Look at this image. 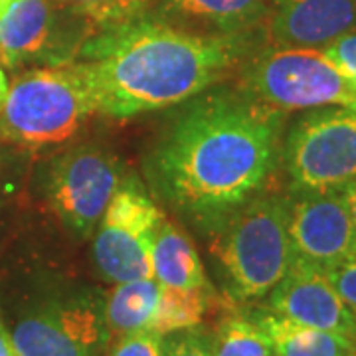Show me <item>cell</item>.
Here are the masks:
<instances>
[{
	"label": "cell",
	"mask_w": 356,
	"mask_h": 356,
	"mask_svg": "<svg viewBox=\"0 0 356 356\" xmlns=\"http://www.w3.org/2000/svg\"><path fill=\"white\" fill-rule=\"evenodd\" d=\"M153 277L163 287L198 289L208 285L202 259L188 236L163 214L153 238Z\"/></svg>",
	"instance_id": "14"
},
{
	"label": "cell",
	"mask_w": 356,
	"mask_h": 356,
	"mask_svg": "<svg viewBox=\"0 0 356 356\" xmlns=\"http://www.w3.org/2000/svg\"><path fill=\"white\" fill-rule=\"evenodd\" d=\"M267 309L293 323L339 332L355 341V313L334 291L327 271L301 257L293 259L289 271L269 291Z\"/></svg>",
	"instance_id": "12"
},
{
	"label": "cell",
	"mask_w": 356,
	"mask_h": 356,
	"mask_svg": "<svg viewBox=\"0 0 356 356\" xmlns=\"http://www.w3.org/2000/svg\"><path fill=\"white\" fill-rule=\"evenodd\" d=\"M283 111L243 93H212L168 129L151 177L175 208L222 220L264 188L280 156Z\"/></svg>",
	"instance_id": "1"
},
{
	"label": "cell",
	"mask_w": 356,
	"mask_h": 356,
	"mask_svg": "<svg viewBox=\"0 0 356 356\" xmlns=\"http://www.w3.org/2000/svg\"><path fill=\"white\" fill-rule=\"evenodd\" d=\"M343 198L344 204H346V210H348V214H350V220H353V224H355L356 228V180L353 184H348V186L344 188Z\"/></svg>",
	"instance_id": "26"
},
{
	"label": "cell",
	"mask_w": 356,
	"mask_h": 356,
	"mask_svg": "<svg viewBox=\"0 0 356 356\" xmlns=\"http://www.w3.org/2000/svg\"><path fill=\"white\" fill-rule=\"evenodd\" d=\"M161 283L154 277L115 283L105 297V318L111 337L139 329H151L161 297Z\"/></svg>",
	"instance_id": "17"
},
{
	"label": "cell",
	"mask_w": 356,
	"mask_h": 356,
	"mask_svg": "<svg viewBox=\"0 0 356 356\" xmlns=\"http://www.w3.org/2000/svg\"><path fill=\"white\" fill-rule=\"evenodd\" d=\"M0 356H18L13 344V339H10L8 327L4 325L2 317H0Z\"/></svg>",
	"instance_id": "25"
},
{
	"label": "cell",
	"mask_w": 356,
	"mask_h": 356,
	"mask_svg": "<svg viewBox=\"0 0 356 356\" xmlns=\"http://www.w3.org/2000/svg\"><path fill=\"white\" fill-rule=\"evenodd\" d=\"M229 297L259 301L289 271L295 252L289 238V200L254 196L234 212L210 243Z\"/></svg>",
	"instance_id": "3"
},
{
	"label": "cell",
	"mask_w": 356,
	"mask_h": 356,
	"mask_svg": "<svg viewBox=\"0 0 356 356\" xmlns=\"http://www.w3.org/2000/svg\"><path fill=\"white\" fill-rule=\"evenodd\" d=\"M243 88L254 99L283 113L323 107L356 113V86L318 48H269L245 67Z\"/></svg>",
	"instance_id": "5"
},
{
	"label": "cell",
	"mask_w": 356,
	"mask_h": 356,
	"mask_svg": "<svg viewBox=\"0 0 356 356\" xmlns=\"http://www.w3.org/2000/svg\"><path fill=\"white\" fill-rule=\"evenodd\" d=\"M355 344H356V332H355Z\"/></svg>",
	"instance_id": "29"
},
{
	"label": "cell",
	"mask_w": 356,
	"mask_h": 356,
	"mask_svg": "<svg viewBox=\"0 0 356 356\" xmlns=\"http://www.w3.org/2000/svg\"><path fill=\"white\" fill-rule=\"evenodd\" d=\"M242 34L204 36L143 16L102 30L79 56L89 65L99 113L135 117L159 111L214 86L240 62Z\"/></svg>",
	"instance_id": "2"
},
{
	"label": "cell",
	"mask_w": 356,
	"mask_h": 356,
	"mask_svg": "<svg viewBox=\"0 0 356 356\" xmlns=\"http://www.w3.org/2000/svg\"><path fill=\"white\" fill-rule=\"evenodd\" d=\"M163 212L139 182L119 184L93 242L103 280L111 283L153 277V238Z\"/></svg>",
	"instance_id": "8"
},
{
	"label": "cell",
	"mask_w": 356,
	"mask_h": 356,
	"mask_svg": "<svg viewBox=\"0 0 356 356\" xmlns=\"http://www.w3.org/2000/svg\"><path fill=\"white\" fill-rule=\"evenodd\" d=\"M327 277L332 283L334 291L344 301L356 317V254L346 257L344 261L327 269Z\"/></svg>",
	"instance_id": "24"
},
{
	"label": "cell",
	"mask_w": 356,
	"mask_h": 356,
	"mask_svg": "<svg viewBox=\"0 0 356 356\" xmlns=\"http://www.w3.org/2000/svg\"><path fill=\"white\" fill-rule=\"evenodd\" d=\"M99 102L89 65L79 62L26 72L0 109V139L24 147L60 145L76 135Z\"/></svg>",
	"instance_id": "4"
},
{
	"label": "cell",
	"mask_w": 356,
	"mask_h": 356,
	"mask_svg": "<svg viewBox=\"0 0 356 356\" xmlns=\"http://www.w3.org/2000/svg\"><path fill=\"white\" fill-rule=\"evenodd\" d=\"M8 89H10V86H8V77L4 74V70L0 67V109H2V105L6 102Z\"/></svg>",
	"instance_id": "27"
},
{
	"label": "cell",
	"mask_w": 356,
	"mask_h": 356,
	"mask_svg": "<svg viewBox=\"0 0 356 356\" xmlns=\"http://www.w3.org/2000/svg\"><path fill=\"white\" fill-rule=\"evenodd\" d=\"M285 166L301 192H341L356 180V113L309 109L285 140Z\"/></svg>",
	"instance_id": "7"
},
{
	"label": "cell",
	"mask_w": 356,
	"mask_h": 356,
	"mask_svg": "<svg viewBox=\"0 0 356 356\" xmlns=\"http://www.w3.org/2000/svg\"><path fill=\"white\" fill-rule=\"evenodd\" d=\"M252 317L269 337L273 356H356L355 341L339 332L293 323L269 309L252 313Z\"/></svg>",
	"instance_id": "15"
},
{
	"label": "cell",
	"mask_w": 356,
	"mask_h": 356,
	"mask_svg": "<svg viewBox=\"0 0 356 356\" xmlns=\"http://www.w3.org/2000/svg\"><path fill=\"white\" fill-rule=\"evenodd\" d=\"M64 10L58 0H13L0 14V64L16 67L28 62H72L89 40L83 34L91 32L62 30Z\"/></svg>",
	"instance_id": "10"
},
{
	"label": "cell",
	"mask_w": 356,
	"mask_h": 356,
	"mask_svg": "<svg viewBox=\"0 0 356 356\" xmlns=\"http://www.w3.org/2000/svg\"><path fill=\"white\" fill-rule=\"evenodd\" d=\"M48 184L51 206L65 228L88 238L121 184V170L111 153L79 147L54 161Z\"/></svg>",
	"instance_id": "9"
},
{
	"label": "cell",
	"mask_w": 356,
	"mask_h": 356,
	"mask_svg": "<svg viewBox=\"0 0 356 356\" xmlns=\"http://www.w3.org/2000/svg\"><path fill=\"white\" fill-rule=\"evenodd\" d=\"M212 356H273L266 331L252 315H226L210 332Z\"/></svg>",
	"instance_id": "19"
},
{
	"label": "cell",
	"mask_w": 356,
	"mask_h": 356,
	"mask_svg": "<svg viewBox=\"0 0 356 356\" xmlns=\"http://www.w3.org/2000/svg\"><path fill=\"white\" fill-rule=\"evenodd\" d=\"M210 305H212L210 283L198 289L161 287V297L151 329L161 334H168V332L198 327L202 325Z\"/></svg>",
	"instance_id": "18"
},
{
	"label": "cell",
	"mask_w": 356,
	"mask_h": 356,
	"mask_svg": "<svg viewBox=\"0 0 356 356\" xmlns=\"http://www.w3.org/2000/svg\"><path fill=\"white\" fill-rule=\"evenodd\" d=\"M295 257L325 271L356 254V228L341 192H303L289 202Z\"/></svg>",
	"instance_id": "11"
},
{
	"label": "cell",
	"mask_w": 356,
	"mask_h": 356,
	"mask_svg": "<svg viewBox=\"0 0 356 356\" xmlns=\"http://www.w3.org/2000/svg\"><path fill=\"white\" fill-rule=\"evenodd\" d=\"M273 46L323 48L356 30V0H273L267 16Z\"/></svg>",
	"instance_id": "13"
},
{
	"label": "cell",
	"mask_w": 356,
	"mask_h": 356,
	"mask_svg": "<svg viewBox=\"0 0 356 356\" xmlns=\"http://www.w3.org/2000/svg\"><path fill=\"white\" fill-rule=\"evenodd\" d=\"M165 13L198 20L224 34H243L267 20L273 0H161Z\"/></svg>",
	"instance_id": "16"
},
{
	"label": "cell",
	"mask_w": 356,
	"mask_h": 356,
	"mask_svg": "<svg viewBox=\"0 0 356 356\" xmlns=\"http://www.w3.org/2000/svg\"><path fill=\"white\" fill-rule=\"evenodd\" d=\"M163 356H212L210 332L198 325L163 334Z\"/></svg>",
	"instance_id": "22"
},
{
	"label": "cell",
	"mask_w": 356,
	"mask_h": 356,
	"mask_svg": "<svg viewBox=\"0 0 356 356\" xmlns=\"http://www.w3.org/2000/svg\"><path fill=\"white\" fill-rule=\"evenodd\" d=\"M8 332L18 356H102L111 341L105 295L79 289L50 297L16 318Z\"/></svg>",
	"instance_id": "6"
},
{
	"label": "cell",
	"mask_w": 356,
	"mask_h": 356,
	"mask_svg": "<svg viewBox=\"0 0 356 356\" xmlns=\"http://www.w3.org/2000/svg\"><path fill=\"white\" fill-rule=\"evenodd\" d=\"M64 8L79 16L91 30H109L147 16L154 0H58Z\"/></svg>",
	"instance_id": "20"
},
{
	"label": "cell",
	"mask_w": 356,
	"mask_h": 356,
	"mask_svg": "<svg viewBox=\"0 0 356 356\" xmlns=\"http://www.w3.org/2000/svg\"><path fill=\"white\" fill-rule=\"evenodd\" d=\"M10 2H13V0H0V14L8 8V4H10Z\"/></svg>",
	"instance_id": "28"
},
{
	"label": "cell",
	"mask_w": 356,
	"mask_h": 356,
	"mask_svg": "<svg viewBox=\"0 0 356 356\" xmlns=\"http://www.w3.org/2000/svg\"><path fill=\"white\" fill-rule=\"evenodd\" d=\"M318 50L353 86H356V30L332 40Z\"/></svg>",
	"instance_id": "23"
},
{
	"label": "cell",
	"mask_w": 356,
	"mask_h": 356,
	"mask_svg": "<svg viewBox=\"0 0 356 356\" xmlns=\"http://www.w3.org/2000/svg\"><path fill=\"white\" fill-rule=\"evenodd\" d=\"M107 356H163V334L153 329L117 334L107 346Z\"/></svg>",
	"instance_id": "21"
}]
</instances>
